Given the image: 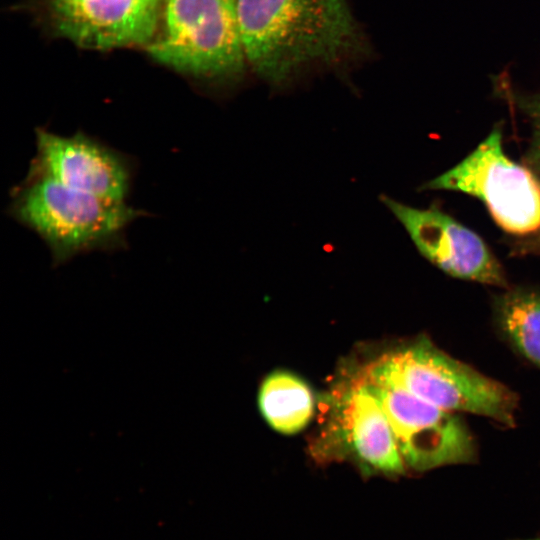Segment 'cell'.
Returning a JSON list of instances; mask_svg holds the SVG:
<instances>
[{"label": "cell", "instance_id": "obj_10", "mask_svg": "<svg viewBox=\"0 0 540 540\" xmlns=\"http://www.w3.org/2000/svg\"><path fill=\"white\" fill-rule=\"evenodd\" d=\"M337 429L346 449L368 469L388 475L404 472L393 430L377 397L359 378L337 401Z\"/></svg>", "mask_w": 540, "mask_h": 540}, {"label": "cell", "instance_id": "obj_3", "mask_svg": "<svg viewBox=\"0 0 540 540\" xmlns=\"http://www.w3.org/2000/svg\"><path fill=\"white\" fill-rule=\"evenodd\" d=\"M359 378L402 389L447 411L514 424L518 400L511 390L450 357L426 337L383 354Z\"/></svg>", "mask_w": 540, "mask_h": 540}, {"label": "cell", "instance_id": "obj_7", "mask_svg": "<svg viewBox=\"0 0 540 540\" xmlns=\"http://www.w3.org/2000/svg\"><path fill=\"white\" fill-rule=\"evenodd\" d=\"M364 383L386 413L404 464L416 471H426L473 460L472 436L451 411L396 387Z\"/></svg>", "mask_w": 540, "mask_h": 540}, {"label": "cell", "instance_id": "obj_1", "mask_svg": "<svg viewBox=\"0 0 540 540\" xmlns=\"http://www.w3.org/2000/svg\"><path fill=\"white\" fill-rule=\"evenodd\" d=\"M248 66L274 88L305 72L343 71L369 54L348 0H237Z\"/></svg>", "mask_w": 540, "mask_h": 540}, {"label": "cell", "instance_id": "obj_13", "mask_svg": "<svg viewBox=\"0 0 540 540\" xmlns=\"http://www.w3.org/2000/svg\"><path fill=\"white\" fill-rule=\"evenodd\" d=\"M536 159L540 167V113H539L538 125H537Z\"/></svg>", "mask_w": 540, "mask_h": 540}, {"label": "cell", "instance_id": "obj_4", "mask_svg": "<svg viewBox=\"0 0 540 540\" xmlns=\"http://www.w3.org/2000/svg\"><path fill=\"white\" fill-rule=\"evenodd\" d=\"M161 20L146 46L156 61L213 85L242 80L248 63L237 0H164Z\"/></svg>", "mask_w": 540, "mask_h": 540}, {"label": "cell", "instance_id": "obj_6", "mask_svg": "<svg viewBox=\"0 0 540 540\" xmlns=\"http://www.w3.org/2000/svg\"><path fill=\"white\" fill-rule=\"evenodd\" d=\"M35 143L36 154L28 173L102 198L127 202L136 175V161L129 154L83 130L61 135L37 127Z\"/></svg>", "mask_w": 540, "mask_h": 540}, {"label": "cell", "instance_id": "obj_2", "mask_svg": "<svg viewBox=\"0 0 540 540\" xmlns=\"http://www.w3.org/2000/svg\"><path fill=\"white\" fill-rule=\"evenodd\" d=\"M7 213L46 244L54 267L87 253L126 249L129 226L148 215L31 173L10 190Z\"/></svg>", "mask_w": 540, "mask_h": 540}, {"label": "cell", "instance_id": "obj_5", "mask_svg": "<svg viewBox=\"0 0 540 540\" xmlns=\"http://www.w3.org/2000/svg\"><path fill=\"white\" fill-rule=\"evenodd\" d=\"M425 188L479 198L506 232L524 235L540 229V183L528 169L505 155L498 129Z\"/></svg>", "mask_w": 540, "mask_h": 540}, {"label": "cell", "instance_id": "obj_8", "mask_svg": "<svg viewBox=\"0 0 540 540\" xmlns=\"http://www.w3.org/2000/svg\"><path fill=\"white\" fill-rule=\"evenodd\" d=\"M57 37L95 50L145 47L158 32L164 0H35Z\"/></svg>", "mask_w": 540, "mask_h": 540}, {"label": "cell", "instance_id": "obj_12", "mask_svg": "<svg viewBox=\"0 0 540 540\" xmlns=\"http://www.w3.org/2000/svg\"><path fill=\"white\" fill-rule=\"evenodd\" d=\"M496 323L505 339L540 369V293L517 289L495 305Z\"/></svg>", "mask_w": 540, "mask_h": 540}, {"label": "cell", "instance_id": "obj_9", "mask_svg": "<svg viewBox=\"0 0 540 540\" xmlns=\"http://www.w3.org/2000/svg\"><path fill=\"white\" fill-rule=\"evenodd\" d=\"M381 201L403 225L420 254L460 279L505 286L500 264L472 230L436 208L419 209L386 195Z\"/></svg>", "mask_w": 540, "mask_h": 540}, {"label": "cell", "instance_id": "obj_11", "mask_svg": "<svg viewBox=\"0 0 540 540\" xmlns=\"http://www.w3.org/2000/svg\"><path fill=\"white\" fill-rule=\"evenodd\" d=\"M258 404L265 421L283 434L301 431L310 422L314 410L309 386L287 371H275L264 379Z\"/></svg>", "mask_w": 540, "mask_h": 540}]
</instances>
